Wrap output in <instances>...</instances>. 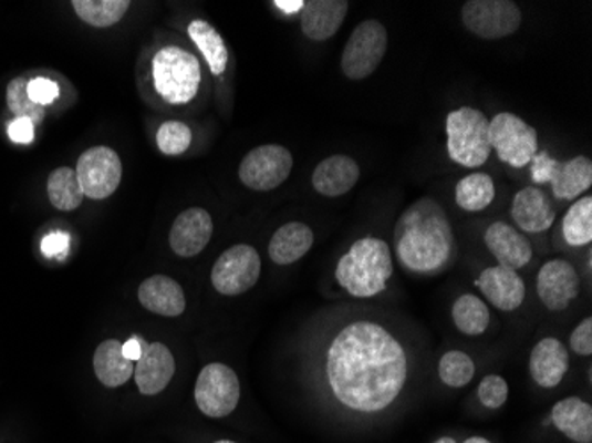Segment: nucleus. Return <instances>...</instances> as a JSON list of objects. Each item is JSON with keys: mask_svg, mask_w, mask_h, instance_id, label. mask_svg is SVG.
<instances>
[{"mask_svg": "<svg viewBox=\"0 0 592 443\" xmlns=\"http://www.w3.org/2000/svg\"><path fill=\"white\" fill-rule=\"evenodd\" d=\"M408 360L396 337L378 323L355 321L335 336L326 357V377L339 403L376 413L402 394Z\"/></svg>", "mask_w": 592, "mask_h": 443, "instance_id": "1", "label": "nucleus"}, {"mask_svg": "<svg viewBox=\"0 0 592 443\" xmlns=\"http://www.w3.org/2000/svg\"><path fill=\"white\" fill-rule=\"evenodd\" d=\"M394 250L397 261L412 274L447 270L455 261L456 238L446 209L432 197L415 200L397 220Z\"/></svg>", "mask_w": 592, "mask_h": 443, "instance_id": "2", "label": "nucleus"}, {"mask_svg": "<svg viewBox=\"0 0 592 443\" xmlns=\"http://www.w3.org/2000/svg\"><path fill=\"white\" fill-rule=\"evenodd\" d=\"M394 265L388 245L378 238H361L339 259L335 279L352 297H376L387 288Z\"/></svg>", "mask_w": 592, "mask_h": 443, "instance_id": "3", "label": "nucleus"}, {"mask_svg": "<svg viewBox=\"0 0 592 443\" xmlns=\"http://www.w3.org/2000/svg\"><path fill=\"white\" fill-rule=\"evenodd\" d=\"M153 84L170 105H185L201 85V64L194 53L179 47H164L153 58Z\"/></svg>", "mask_w": 592, "mask_h": 443, "instance_id": "4", "label": "nucleus"}, {"mask_svg": "<svg viewBox=\"0 0 592 443\" xmlns=\"http://www.w3.org/2000/svg\"><path fill=\"white\" fill-rule=\"evenodd\" d=\"M447 153L461 167H481L491 153L490 120L472 106H461L447 115Z\"/></svg>", "mask_w": 592, "mask_h": 443, "instance_id": "5", "label": "nucleus"}, {"mask_svg": "<svg viewBox=\"0 0 592 443\" xmlns=\"http://www.w3.org/2000/svg\"><path fill=\"white\" fill-rule=\"evenodd\" d=\"M387 29L378 20H364L355 27L344 47L341 68L350 80L373 75L387 53Z\"/></svg>", "mask_w": 592, "mask_h": 443, "instance_id": "6", "label": "nucleus"}, {"mask_svg": "<svg viewBox=\"0 0 592 443\" xmlns=\"http://www.w3.org/2000/svg\"><path fill=\"white\" fill-rule=\"evenodd\" d=\"M490 144L500 162L521 168L538 153L539 137L538 132L518 115L500 112L490 121Z\"/></svg>", "mask_w": 592, "mask_h": 443, "instance_id": "7", "label": "nucleus"}, {"mask_svg": "<svg viewBox=\"0 0 592 443\" xmlns=\"http://www.w3.org/2000/svg\"><path fill=\"white\" fill-rule=\"evenodd\" d=\"M240 380L226 363H208L197 378L196 403L206 416L222 419L240 403Z\"/></svg>", "mask_w": 592, "mask_h": 443, "instance_id": "8", "label": "nucleus"}, {"mask_svg": "<svg viewBox=\"0 0 592 443\" xmlns=\"http://www.w3.org/2000/svg\"><path fill=\"white\" fill-rule=\"evenodd\" d=\"M261 275V257L250 245H235L217 259L211 270L214 288L226 297H238L255 288Z\"/></svg>", "mask_w": 592, "mask_h": 443, "instance_id": "9", "label": "nucleus"}, {"mask_svg": "<svg viewBox=\"0 0 592 443\" xmlns=\"http://www.w3.org/2000/svg\"><path fill=\"white\" fill-rule=\"evenodd\" d=\"M465 27L482 40H502L521 25V11L511 0H470L465 2Z\"/></svg>", "mask_w": 592, "mask_h": 443, "instance_id": "10", "label": "nucleus"}, {"mask_svg": "<svg viewBox=\"0 0 592 443\" xmlns=\"http://www.w3.org/2000/svg\"><path fill=\"white\" fill-rule=\"evenodd\" d=\"M293 156L284 146L268 144L255 147L241 159L240 179L250 190H276L290 177Z\"/></svg>", "mask_w": 592, "mask_h": 443, "instance_id": "11", "label": "nucleus"}, {"mask_svg": "<svg viewBox=\"0 0 592 443\" xmlns=\"http://www.w3.org/2000/svg\"><path fill=\"white\" fill-rule=\"evenodd\" d=\"M82 192L90 199H107L117 190L123 176V165L116 151L96 146L82 153L75 168Z\"/></svg>", "mask_w": 592, "mask_h": 443, "instance_id": "12", "label": "nucleus"}, {"mask_svg": "<svg viewBox=\"0 0 592 443\" xmlns=\"http://www.w3.org/2000/svg\"><path fill=\"white\" fill-rule=\"evenodd\" d=\"M539 300L552 312L568 309L571 301L579 297L580 277L574 266L565 259H550L544 262L536 279Z\"/></svg>", "mask_w": 592, "mask_h": 443, "instance_id": "13", "label": "nucleus"}, {"mask_svg": "<svg viewBox=\"0 0 592 443\" xmlns=\"http://www.w3.org/2000/svg\"><path fill=\"white\" fill-rule=\"evenodd\" d=\"M214 236V220L202 208H188L176 218L170 229L169 244L179 257L201 254Z\"/></svg>", "mask_w": 592, "mask_h": 443, "instance_id": "14", "label": "nucleus"}, {"mask_svg": "<svg viewBox=\"0 0 592 443\" xmlns=\"http://www.w3.org/2000/svg\"><path fill=\"white\" fill-rule=\"evenodd\" d=\"M174 371H176V363H174L169 348L162 342L147 344L144 341L143 354L135 363L134 371L138 390L144 395L160 394L162 390L167 389L173 380Z\"/></svg>", "mask_w": 592, "mask_h": 443, "instance_id": "15", "label": "nucleus"}, {"mask_svg": "<svg viewBox=\"0 0 592 443\" xmlns=\"http://www.w3.org/2000/svg\"><path fill=\"white\" fill-rule=\"evenodd\" d=\"M485 244L500 266L520 270L532 259V245L523 233L506 222H494L485 233Z\"/></svg>", "mask_w": 592, "mask_h": 443, "instance_id": "16", "label": "nucleus"}, {"mask_svg": "<svg viewBox=\"0 0 592 443\" xmlns=\"http://www.w3.org/2000/svg\"><path fill=\"white\" fill-rule=\"evenodd\" d=\"M511 217L523 233H543L555 222L557 212L550 195L539 186H527L518 192L512 199Z\"/></svg>", "mask_w": 592, "mask_h": 443, "instance_id": "17", "label": "nucleus"}, {"mask_svg": "<svg viewBox=\"0 0 592 443\" xmlns=\"http://www.w3.org/2000/svg\"><path fill=\"white\" fill-rule=\"evenodd\" d=\"M476 284L490 303L506 312L517 310L526 300V282L517 271L506 266L486 268Z\"/></svg>", "mask_w": 592, "mask_h": 443, "instance_id": "18", "label": "nucleus"}, {"mask_svg": "<svg viewBox=\"0 0 592 443\" xmlns=\"http://www.w3.org/2000/svg\"><path fill=\"white\" fill-rule=\"evenodd\" d=\"M530 377L543 389H555L570 369L568 348L555 337H544L530 353Z\"/></svg>", "mask_w": 592, "mask_h": 443, "instance_id": "19", "label": "nucleus"}, {"mask_svg": "<svg viewBox=\"0 0 592 443\" xmlns=\"http://www.w3.org/2000/svg\"><path fill=\"white\" fill-rule=\"evenodd\" d=\"M346 0H311L300 11L303 34L312 41H326L337 34L347 13Z\"/></svg>", "mask_w": 592, "mask_h": 443, "instance_id": "20", "label": "nucleus"}, {"mask_svg": "<svg viewBox=\"0 0 592 443\" xmlns=\"http://www.w3.org/2000/svg\"><path fill=\"white\" fill-rule=\"evenodd\" d=\"M361 177V167L346 155H334L323 159L312 174V186L325 197H341L352 190Z\"/></svg>", "mask_w": 592, "mask_h": 443, "instance_id": "21", "label": "nucleus"}, {"mask_svg": "<svg viewBox=\"0 0 592 443\" xmlns=\"http://www.w3.org/2000/svg\"><path fill=\"white\" fill-rule=\"evenodd\" d=\"M138 301L144 309L165 318H176L187 309L181 286L165 275H153L138 288Z\"/></svg>", "mask_w": 592, "mask_h": 443, "instance_id": "22", "label": "nucleus"}, {"mask_svg": "<svg viewBox=\"0 0 592 443\" xmlns=\"http://www.w3.org/2000/svg\"><path fill=\"white\" fill-rule=\"evenodd\" d=\"M557 430L574 443L592 442V408L580 398H565L552 408Z\"/></svg>", "mask_w": 592, "mask_h": 443, "instance_id": "23", "label": "nucleus"}, {"mask_svg": "<svg viewBox=\"0 0 592 443\" xmlns=\"http://www.w3.org/2000/svg\"><path fill=\"white\" fill-rule=\"evenodd\" d=\"M314 233L302 222H290L277 229L268 245V254L276 265H291L311 250Z\"/></svg>", "mask_w": 592, "mask_h": 443, "instance_id": "24", "label": "nucleus"}, {"mask_svg": "<svg viewBox=\"0 0 592 443\" xmlns=\"http://www.w3.org/2000/svg\"><path fill=\"white\" fill-rule=\"evenodd\" d=\"M553 195L557 199L573 200L592 185V162L588 156H574L568 162H559L553 171Z\"/></svg>", "mask_w": 592, "mask_h": 443, "instance_id": "25", "label": "nucleus"}, {"mask_svg": "<svg viewBox=\"0 0 592 443\" xmlns=\"http://www.w3.org/2000/svg\"><path fill=\"white\" fill-rule=\"evenodd\" d=\"M94 372L103 385L116 389L134 377L135 365L123 354V344L108 339L94 351Z\"/></svg>", "mask_w": 592, "mask_h": 443, "instance_id": "26", "label": "nucleus"}, {"mask_svg": "<svg viewBox=\"0 0 592 443\" xmlns=\"http://www.w3.org/2000/svg\"><path fill=\"white\" fill-rule=\"evenodd\" d=\"M188 35L197 49L201 50L211 73L217 76L222 75L228 68L229 59L228 47L224 43L222 35L205 20H194L188 25Z\"/></svg>", "mask_w": 592, "mask_h": 443, "instance_id": "27", "label": "nucleus"}, {"mask_svg": "<svg viewBox=\"0 0 592 443\" xmlns=\"http://www.w3.org/2000/svg\"><path fill=\"white\" fill-rule=\"evenodd\" d=\"M46 195L50 204L59 212H73L79 208L84 200V192L75 168L59 167L52 171L46 179Z\"/></svg>", "mask_w": 592, "mask_h": 443, "instance_id": "28", "label": "nucleus"}, {"mask_svg": "<svg viewBox=\"0 0 592 443\" xmlns=\"http://www.w3.org/2000/svg\"><path fill=\"white\" fill-rule=\"evenodd\" d=\"M495 199V183L485 173H474L456 185V204L465 212H482Z\"/></svg>", "mask_w": 592, "mask_h": 443, "instance_id": "29", "label": "nucleus"}, {"mask_svg": "<svg viewBox=\"0 0 592 443\" xmlns=\"http://www.w3.org/2000/svg\"><path fill=\"white\" fill-rule=\"evenodd\" d=\"M456 328L465 336H481L490 324V309L476 295H461L453 306Z\"/></svg>", "mask_w": 592, "mask_h": 443, "instance_id": "30", "label": "nucleus"}, {"mask_svg": "<svg viewBox=\"0 0 592 443\" xmlns=\"http://www.w3.org/2000/svg\"><path fill=\"white\" fill-rule=\"evenodd\" d=\"M562 235L571 247H585L592 241V197L571 204L562 218Z\"/></svg>", "mask_w": 592, "mask_h": 443, "instance_id": "31", "label": "nucleus"}, {"mask_svg": "<svg viewBox=\"0 0 592 443\" xmlns=\"http://www.w3.org/2000/svg\"><path fill=\"white\" fill-rule=\"evenodd\" d=\"M73 9L82 22L93 27H111L128 11V0H73Z\"/></svg>", "mask_w": 592, "mask_h": 443, "instance_id": "32", "label": "nucleus"}, {"mask_svg": "<svg viewBox=\"0 0 592 443\" xmlns=\"http://www.w3.org/2000/svg\"><path fill=\"white\" fill-rule=\"evenodd\" d=\"M6 103L14 117H28L37 126L45 121V109L34 105L28 96V75L14 76L11 80L6 89Z\"/></svg>", "mask_w": 592, "mask_h": 443, "instance_id": "33", "label": "nucleus"}, {"mask_svg": "<svg viewBox=\"0 0 592 443\" xmlns=\"http://www.w3.org/2000/svg\"><path fill=\"white\" fill-rule=\"evenodd\" d=\"M438 374L446 385L461 389L474 380L476 365H474V360L464 351H447L438 363Z\"/></svg>", "mask_w": 592, "mask_h": 443, "instance_id": "34", "label": "nucleus"}, {"mask_svg": "<svg viewBox=\"0 0 592 443\" xmlns=\"http://www.w3.org/2000/svg\"><path fill=\"white\" fill-rule=\"evenodd\" d=\"M191 142V132L187 124L179 121H167L156 132V144L164 155H181L188 150Z\"/></svg>", "mask_w": 592, "mask_h": 443, "instance_id": "35", "label": "nucleus"}, {"mask_svg": "<svg viewBox=\"0 0 592 443\" xmlns=\"http://www.w3.org/2000/svg\"><path fill=\"white\" fill-rule=\"evenodd\" d=\"M61 94H63V89L55 76H49L45 73L28 75V96L34 105L49 111L50 106L59 102Z\"/></svg>", "mask_w": 592, "mask_h": 443, "instance_id": "36", "label": "nucleus"}, {"mask_svg": "<svg viewBox=\"0 0 592 443\" xmlns=\"http://www.w3.org/2000/svg\"><path fill=\"white\" fill-rule=\"evenodd\" d=\"M477 394H479V399H481V403L486 408L497 410L508 401V381L503 380L502 377H497V374H488V377L482 378L481 385L477 389Z\"/></svg>", "mask_w": 592, "mask_h": 443, "instance_id": "37", "label": "nucleus"}, {"mask_svg": "<svg viewBox=\"0 0 592 443\" xmlns=\"http://www.w3.org/2000/svg\"><path fill=\"white\" fill-rule=\"evenodd\" d=\"M72 236L66 230H50L49 235L41 238V254L49 259H64L70 250Z\"/></svg>", "mask_w": 592, "mask_h": 443, "instance_id": "38", "label": "nucleus"}, {"mask_svg": "<svg viewBox=\"0 0 592 443\" xmlns=\"http://www.w3.org/2000/svg\"><path fill=\"white\" fill-rule=\"evenodd\" d=\"M559 159L548 155V151H538L534 158L530 159V177L536 185H544L552 179Z\"/></svg>", "mask_w": 592, "mask_h": 443, "instance_id": "39", "label": "nucleus"}, {"mask_svg": "<svg viewBox=\"0 0 592 443\" xmlns=\"http://www.w3.org/2000/svg\"><path fill=\"white\" fill-rule=\"evenodd\" d=\"M571 350L580 357L592 353V319L585 318L579 327L574 328L570 337Z\"/></svg>", "mask_w": 592, "mask_h": 443, "instance_id": "40", "label": "nucleus"}, {"mask_svg": "<svg viewBox=\"0 0 592 443\" xmlns=\"http://www.w3.org/2000/svg\"><path fill=\"white\" fill-rule=\"evenodd\" d=\"M34 135H37V124L32 123L28 117H13V121L8 124V137L14 144L28 146L34 141Z\"/></svg>", "mask_w": 592, "mask_h": 443, "instance_id": "41", "label": "nucleus"}, {"mask_svg": "<svg viewBox=\"0 0 592 443\" xmlns=\"http://www.w3.org/2000/svg\"><path fill=\"white\" fill-rule=\"evenodd\" d=\"M143 344L144 339L134 336L123 344V354H125L126 359L132 360V362H137L141 359V354H143Z\"/></svg>", "mask_w": 592, "mask_h": 443, "instance_id": "42", "label": "nucleus"}, {"mask_svg": "<svg viewBox=\"0 0 592 443\" xmlns=\"http://www.w3.org/2000/svg\"><path fill=\"white\" fill-rule=\"evenodd\" d=\"M273 6H277V8L282 9L284 13H299V11H302L303 6H305V2L303 0H276L273 2Z\"/></svg>", "mask_w": 592, "mask_h": 443, "instance_id": "43", "label": "nucleus"}, {"mask_svg": "<svg viewBox=\"0 0 592 443\" xmlns=\"http://www.w3.org/2000/svg\"><path fill=\"white\" fill-rule=\"evenodd\" d=\"M465 443H491L490 440L482 439V436H472V439L465 440Z\"/></svg>", "mask_w": 592, "mask_h": 443, "instance_id": "44", "label": "nucleus"}, {"mask_svg": "<svg viewBox=\"0 0 592 443\" xmlns=\"http://www.w3.org/2000/svg\"><path fill=\"white\" fill-rule=\"evenodd\" d=\"M435 443H456V440L450 439V436H442V439L437 440Z\"/></svg>", "mask_w": 592, "mask_h": 443, "instance_id": "45", "label": "nucleus"}, {"mask_svg": "<svg viewBox=\"0 0 592 443\" xmlns=\"http://www.w3.org/2000/svg\"><path fill=\"white\" fill-rule=\"evenodd\" d=\"M215 443H235V442H231V440H219V442H215Z\"/></svg>", "mask_w": 592, "mask_h": 443, "instance_id": "46", "label": "nucleus"}]
</instances>
